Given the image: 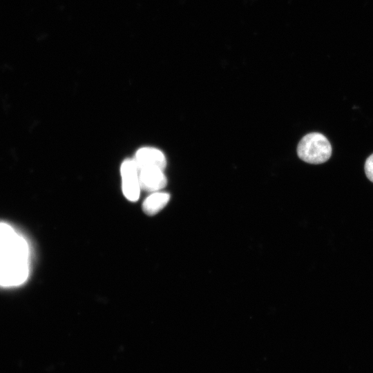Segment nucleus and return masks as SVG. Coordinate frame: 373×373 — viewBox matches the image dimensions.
<instances>
[{
	"instance_id": "obj_7",
	"label": "nucleus",
	"mask_w": 373,
	"mask_h": 373,
	"mask_svg": "<svg viewBox=\"0 0 373 373\" xmlns=\"http://www.w3.org/2000/svg\"><path fill=\"white\" fill-rule=\"evenodd\" d=\"M365 172L367 178L373 182V153L365 161Z\"/></svg>"
},
{
	"instance_id": "obj_4",
	"label": "nucleus",
	"mask_w": 373,
	"mask_h": 373,
	"mask_svg": "<svg viewBox=\"0 0 373 373\" xmlns=\"http://www.w3.org/2000/svg\"><path fill=\"white\" fill-rule=\"evenodd\" d=\"M133 160L138 171L145 169H159L164 170L166 160L164 153L153 147H142L138 149Z\"/></svg>"
},
{
	"instance_id": "obj_5",
	"label": "nucleus",
	"mask_w": 373,
	"mask_h": 373,
	"mask_svg": "<svg viewBox=\"0 0 373 373\" xmlns=\"http://www.w3.org/2000/svg\"><path fill=\"white\" fill-rule=\"evenodd\" d=\"M141 189L155 192L162 189L167 184L164 171L159 169H145L138 171Z\"/></svg>"
},
{
	"instance_id": "obj_2",
	"label": "nucleus",
	"mask_w": 373,
	"mask_h": 373,
	"mask_svg": "<svg viewBox=\"0 0 373 373\" xmlns=\"http://www.w3.org/2000/svg\"><path fill=\"white\" fill-rule=\"evenodd\" d=\"M298 157L305 162L322 164L332 155V146L327 137L320 133H310L305 135L297 146Z\"/></svg>"
},
{
	"instance_id": "obj_1",
	"label": "nucleus",
	"mask_w": 373,
	"mask_h": 373,
	"mask_svg": "<svg viewBox=\"0 0 373 373\" xmlns=\"http://www.w3.org/2000/svg\"><path fill=\"white\" fill-rule=\"evenodd\" d=\"M31 249L25 236L12 224L0 222V287H16L30 272Z\"/></svg>"
},
{
	"instance_id": "obj_3",
	"label": "nucleus",
	"mask_w": 373,
	"mask_h": 373,
	"mask_svg": "<svg viewBox=\"0 0 373 373\" xmlns=\"http://www.w3.org/2000/svg\"><path fill=\"white\" fill-rule=\"evenodd\" d=\"M120 173L124 195L130 201H137L140 197L141 187L139 171L133 159H127L122 162Z\"/></svg>"
},
{
	"instance_id": "obj_6",
	"label": "nucleus",
	"mask_w": 373,
	"mask_h": 373,
	"mask_svg": "<svg viewBox=\"0 0 373 373\" xmlns=\"http://www.w3.org/2000/svg\"><path fill=\"white\" fill-rule=\"evenodd\" d=\"M170 195L166 192L155 191L144 201L142 209L146 214L153 216L162 210L169 202Z\"/></svg>"
}]
</instances>
